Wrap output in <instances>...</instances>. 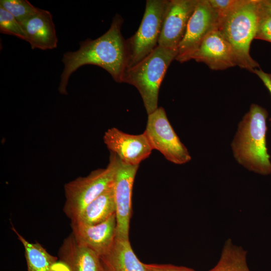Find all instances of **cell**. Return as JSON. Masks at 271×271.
<instances>
[{
  "label": "cell",
  "instance_id": "6da1fadb",
  "mask_svg": "<svg viewBox=\"0 0 271 271\" xmlns=\"http://www.w3.org/2000/svg\"><path fill=\"white\" fill-rule=\"evenodd\" d=\"M122 23V18L116 14L104 34L94 40L87 39L79 43L77 51L63 54L64 68L58 87L60 94H68L67 86L70 76L85 65L99 66L107 71L116 82L121 83L128 63L126 42L121 33Z\"/></svg>",
  "mask_w": 271,
  "mask_h": 271
},
{
  "label": "cell",
  "instance_id": "7a4b0ae2",
  "mask_svg": "<svg viewBox=\"0 0 271 271\" xmlns=\"http://www.w3.org/2000/svg\"><path fill=\"white\" fill-rule=\"evenodd\" d=\"M267 110L252 104L238 124L231 147L236 161L250 171L271 173L270 156L266 145Z\"/></svg>",
  "mask_w": 271,
  "mask_h": 271
},
{
  "label": "cell",
  "instance_id": "3957f363",
  "mask_svg": "<svg viewBox=\"0 0 271 271\" xmlns=\"http://www.w3.org/2000/svg\"><path fill=\"white\" fill-rule=\"evenodd\" d=\"M260 19L258 0H241L237 6L219 21L218 28L231 45L237 66L252 72L259 67L249 51Z\"/></svg>",
  "mask_w": 271,
  "mask_h": 271
},
{
  "label": "cell",
  "instance_id": "277c9868",
  "mask_svg": "<svg viewBox=\"0 0 271 271\" xmlns=\"http://www.w3.org/2000/svg\"><path fill=\"white\" fill-rule=\"evenodd\" d=\"M177 50L158 45L144 59L124 71L121 83L137 88L142 98L147 114L158 108V96L161 83Z\"/></svg>",
  "mask_w": 271,
  "mask_h": 271
},
{
  "label": "cell",
  "instance_id": "5b68a950",
  "mask_svg": "<svg viewBox=\"0 0 271 271\" xmlns=\"http://www.w3.org/2000/svg\"><path fill=\"white\" fill-rule=\"evenodd\" d=\"M119 163L118 157L110 152L106 168L94 170L87 176L78 177L65 184L63 210L71 221L76 220L90 203L113 185Z\"/></svg>",
  "mask_w": 271,
  "mask_h": 271
},
{
  "label": "cell",
  "instance_id": "8992f818",
  "mask_svg": "<svg viewBox=\"0 0 271 271\" xmlns=\"http://www.w3.org/2000/svg\"><path fill=\"white\" fill-rule=\"evenodd\" d=\"M167 0H147L141 23L135 34L126 40L127 69L148 56L158 46Z\"/></svg>",
  "mask_w": 271,
  "mask_h": 271
},
{
  "label": "cell",
  "instance_id": "52a82bcc",
  "mask_svg": "<svg viewBox=\"0 0 271 271\" xmlns=\"http://www.w3.org/2000/svg\"><path fill=\"white\" fill-rule=\"evenodd\" d=\"M144 132L153 150L159 151L169 161L181 165L191 160L187 149L175 132L162 107H158L148 114Z\"/></svg>",
  "mask_w": 271,
  "mask_h": 271
},
{
  "label": "cell",
  "instance_id": "ba28073f",
  "mask_svg": "<svg viewBox=\"0 0 271 271\" xmlns=\"http://www.w3.org/2000/svg\"><path fill=\"white\" fill-rule=\"evenodd\" d=\"M219 17L208 0H199L188 21L175 60L184 63L192 59L205 37L218 29Z\"/></svg>",
  "mask_w": 271,
  "mask_h": 271
},
{
  "label": "cell",
  "instance_id": "9c48e42d",
  "mask_svg": "<svg viewBox=\"0 0 271 271\" xmlns=\"http://www.w3.org/2000/svg\"><path fill=\"white\" fill-rule=\"evenodd\" d=\"M139 167L123 164L119 160L113 182L117 238L129 239L132 188Z\"/></svg>",
  "mask_w": 271,
  "mask_h": 271
},
{
  "label": "cell",
  "instance_id": "30bf717a",
  "mask_svg": "<svg viewBox=\"0 0 271 271\" xmlns=\"http://www.w3.org/2000/svg\"><path fill=\"white\" fill-rule=\"evenodd\" d=\"M199 0H167L158 45L177 50Z\"/></svg>",
  "mask_w": 271,
  "mask_h": 271
},
{
  "label": "cell",
  "instance_id": "8fae6325",
  "mask_svg": "<svg viewBox=\"0 0 271 271\" xmlns=\"http://www.w3.org/2000/svg\"><path fill=\"white\" fill-rule=\"evenodd\" d=\"M103 140L110 152L114 153L126 165L139 166L153 150L144 132L130 134L112 127L105 132Z\"/></svg>",
  "mask_w": 271,
  "mask_h": 271
},
{
  "label": "cell",
  "instance_id": "7c38bea8",
  "mask_svg": "<svg viewBox=\"0 0 271 271\" xmlns=\"http://www.w3.org/2000/svg\"><path fill=\"white\" fill-rule=\"evenodd\" d=\"M192 59L205 64L213 70H224L237 66L231 45L218 29L205 37Z\"/></svg>",
  "mask_w": 271,
  "mask_h": 271
},
{
  "label": "cell",
  "instance_id": "4fadbf2b",
  "mask_svg": "<svg viewBox=\"0 0 271 271\" xmlns=\"http://www.w3.org/2000/svg\"><path fill=\"white\" fill-rule=\"evenodd\" d=\"M72 233L81 243L95 251L100 256L112 246L116 238V214L95 225L71 222Z\"/></svg>",
  "mask_w": 271,
  "mask_h": 271
},
{
  "label": "cell",
  "instance_id": "5bb4252c",
  "mask_svg": "<svg viewBox=\"0 0 271 271\" xmlns=\"http://www.w3.org/2000/svg\"><path fill=\"white\" fill-rule=\"evenodd\" d=\"M58 255L60 262L69 271H105L100 256L79 242L72 233L63 241Z\"/></svg>",
  "mask_w": 271,
  "mask_h": 271
},
{
  "label": "cell",
  "instance_id": "9a60e30c",
  "mask_svg": "<svg viewBox=\"0 0 271 271\" xmlns=\"http://www.w3.org/2000/svg\"><path fill=\"white\" fill-rule=\"evenodd\" d=\"M21 25L25 34V41L32 49L46 50L57 47L55 27L48 11L40 9L34 16Z\"/></svg>",
  "mask_w": 271,
  "mask_h": 271
},
{
  "label": "cell",
  "instance_id": "2e32d148",
  "mask_svg": "<svg viewBox=\"0 0 271 271\" xmlns=\"http://www.w3.org/2000/svg\"><path fill=\"white\" fill-rule=\"evenodd\" d=\"M100 257L105 271H147L129 239L116 237L111 248Z\"/></svg>",
  "mask_w": 271,
  "mask_h": 271
},
{
  "label": "cell",
  "instance_id": "e0dca14e",
  "mask_svg": "<svg viewBox=\"0 0 271 271\" xmlns=\"http://www.w3.org/2000/svg\"><path fill=\"white\" fill-rule=\"evenodd\" d=\"M21 242L25 250L27 271H69L61 262L58 266V258L50 254L39 243H32L26 239L15 228H11Z\"/></svg>",
  "mask_w": 271,
  "mask_h": 271
},
{
  "label": "cell",
  "instance_id": "ac0fdd59",
  "mask_svg": "<svg viewBox=\"0 0 271 271\" xmlns=\"http://www.w3.org/2000/svg\"><path fill=\"white\" fill-rule=\"evenodd\" d=\"M113 184L108 189L90 203L73 221L88 225L101 223L115 214Z\"/></svg>",
  "mask_w": 271,
  "mask_h": 271
},
{
  "label": "cell",
  "instance_id": "d6986e66",
  "mask_svg": "<svg viewBox=\"0 0 271 271\" xmlns=\"http://www.w3.org/2000/svg\"><path fill=\"white\" fill-rule=\"evenodd\" d=\"M209 271H250L246 261V252L230 239L223 246L216 264Z\"/></svg>",
  "mask_w": 271,
  "mask_h": 271
},
{
  "label": "cell",
  "instance_id": "ffe728a7",
  "mask_svg": "<svg viewBox=\"0 0 271 271\" xmlns=\"http://www.w3.org/2000/svg\"><path fill=\"white\" fill-rule=\"evenodd\" d=\"M0 7L11 14L21 24L39 10L27 0H1Z\"/></svg>",
  "mask_w": 271,
  "mask_h": 271
},
{
  "label": "cell",
  "instance_id": "44dd1931",
  "mask_svg": "<svg viewBox=\"0 0 271 271\" xmlns=\"http://www.w3.org/2000/svg\"><path fill=\"white\" fill-rule=\"evenodd\" d=\"M0 32L26 40L21 25L9 12L0 7Z\"/></svg>",
  "mask_w": 271,
  "mask_h": 271
},
{
  "label": "cell",
  "instance_id": "7402d4cb",
  "mask_svg": "<svg viewBox=\"0 0 271 271\" xmlns=\"http://www.w3.org/2000/svg\"><path fill=\"white\" fill-rule=\"evenodd\" d=\"M241 0H208V2L219 17V21L237 6Z\"/></svg>",
  "mask_w": 271,
  "mask_h": 271
},
{
  "label": "cell",
  "instance_id": "603a6c76",
  "mask_svg": "<svg viewBox=\"0 0 271 271\" xmlns=\"http://www.w3.org/2000/svg\"><path fill=\"white\" fill-rule=\"evenodd\" d=\"M255 39L271 43V16L260 18Z\"/></svg>",
  "mask_w": 271,
  "mask_h": 271
},
{
  "label": "cell",
  "instance_id": "cb8c5ba5",
  "mask_svg": "<svg viewBox=\"0 0 271 271\" xmlns=\"http://www.w3.org/2000/svg\"><path fill=\"white\" fill-rule=\"evenodd\" d=\"M144 265L147 271H196L187 267L173 264L144 263Z\"/></svg>",
  "mask_w": 271,
  "mask_h": 271
},
{
  "label": "cell",
  "instance_id": "d4e9b609",
  "mask_svg": "<svg viewBox=\"0 0 271 271\" xmlns=\"http://www.w3.org/2000/svg\"><path fill=\"white\" fill-rule=\"evenodd\" d=\"M252 73L256 74L262 81L271 95V74L264 72L261 69H255ZM271 125V118L269 119Z\"/></svg>",
  "mask_w": 271,
  "mask_h": 271
},
{
  "label": "cell",
  "instance_id": "484cf974",
  "mask_svg": "<svg viewBox=\"0 0 271 271\" xmlns=\"http://www.w3.org/2000/svg\"><path fill=\"white\" fill-rule=\"evenodd\" d=\"M260 18L271 16V0H258Z\"/></svg>",
  "mask_w": 271,
  "mask_h": 271
}]
</instances>
